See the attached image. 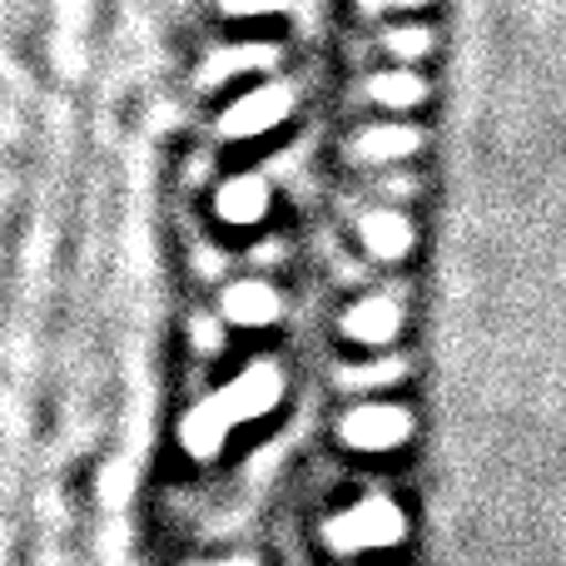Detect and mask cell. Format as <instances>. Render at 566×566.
I'll use <instances>...</instances> for the list:
<instances>
[{
  "label": "cell",
  "instance_id": "cell-1",
  "mask_svg": "<svg viewBox=\"0 0 566 566\" xmlns=\"http://www.w3.org/2000/svg\"><path fill=\"white\" fill-rule=\"evenodd\" d=\"M392 542H402V517L388 502H363V507H348L343 517L328 522V547L338 552L392 547Z\"/></svg>",
  "mask_w": 566,
  "mask_h": 566
},
{
  "label": "cell",
  "instance_id": "cell-2",
  "mask_svg": "<svg viewBox=\"0 0 566 566\" xmlns=\"http://www.w3.org/2000/svg\"><path fill=\"white\" fill-rule=\"evenodd\" d=\"M408 438V412L402 408H358L343 418V442L358 452H382Z\"/></svg>",
  "mask_w": 566,
  "mask_h": 566
},
{
  "label": "cell",
  "instance_id": "cell-3",
  "mask_svg": "<svg viewBox=\"0 0 566 566\" xmlns=\"http://www.w3.org/2000/svg\"><path fill=\"white\" fill-rule=\"evenodd\" d=\"M343 333L358 338V343H388L392 333H398V303L392 298H363L358 308H348Z\"/></svg>",
  "mask_w": 566,
  "mask_h": 566
},
{
  "label": "cell",
  "instance_id": "cell-4",
  "mask_svg": "<svg viewBox=\"0 0 566 566\" xmlns=\"http://www.w3.org/2000/svg\"><path fill=\"white\" fill-rule=\"evenodd\" d=\"M418 145H422L418 129H408V125H382V129H368V135H363L353 149H358V159H368V165H392V159H408Z\"/></svg>",
  "mask_w": 566,
  "mask_h": 566
},
{
  "label": "cell",
  "instance_id": "cell-5",
  "mask_svg": "<svg viewBox=\"0 0 566 566\" xmlns=\"http://www.w3.org/2000/svg\"><path fill=\"white\" fill-rule=\"evenodd\" d=\"M358 234L378 259H402L412 249V229H408L402 214H368L358 224Z\"/></svg>",
  "mask_w": 566,
  "mask_h": 566
},
{
  "label": "cell",
  "instance_id": "cell-6",
  "mask_svg": "<svg viewBox=\"0 0 566 566\" xmlns=\"http://www.w3.org/2000/svg\"><path fill=\"white\" fill-rule=\"evenodd\" d=\"M422 95H428V85H422V80L412 75V70H388V75L373 80V99H378V105L408 109V105H418Z\"/></svg>",
  "mask_w": 566,
  "mask_h": 566
},
{
  "label": "cell",
  "instance_id": "cell-7",
  "mask_svg": "<svg viewBox=\"0 0 566 566\" xmlns=\"http://www.w3.org/2000/svg\"><path fill=\"white\" fill-rule=\"evenodd\" d=\"M229 313H234V323H269L279 313V298L264 289V283H244V289L229 293Z\"/></svg>",
  "mask_w": 566,
  "mask_h": 566
},
{
  "label": "cell",
  "instance_id": "cell-8",
  "mask_svg": "<svg viewBox=\"0 0 566 566\" xmlns=\"http://www.w3.org/2000/svg\"><path fill=\"white\" fill-rule=\"evenodd\" d=\"M388 45H392V55H428L432 35H428V30H392Z\"/></svg>",
  "mask_w": 566,
  "mask_h": 566
},
{
  "label": "cell",
  "instance_id": "cell-9",
  "mask_svg": "<svg viewBox=\"0 0 566 566\" xmlns=\"http://www.w3.org/2000/svg\"><path fill=\"white\" fill-rule=\"evenodd\" d=\"M373 6H398V10H412V6H428V0H373Z\"/></svg>",
  "mask_w": 566,
  "mask_h": 566
},
{
  "label": "cell",
  "instance_id": "cell-10",
  "mask_svg": "<svg viewBox=\"0 0 566 566\" xmlns=\"http://www.w3.org/2000/svg\"><path fill=\"white\" fill-rule=\"evenodd\" d=\"M224 566H254V562H224Z\"/></svg>",
  "mask_w": 566,
  "mask_h": 566
}]
</instances>
